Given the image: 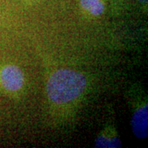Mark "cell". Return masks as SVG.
<instances>
[{
	"label": "cell",
	"instance_id": "6",
	"mask_svg": "<svg viewBox=\"0 0 148 148\" xmlns=\"http://www.w3.org/2000/svg\"><path fill=\"white\" fill-rule=\"evenodd\" d=\"M138 2L140 3H142L143 5H147V0H138Z\"/></svg>",
	"mask_w": 148,
	"mask_h": 148
},
{
	"label": "cell",
	"instance_id": "4",
	"mask_svg": "<svg viewBox=\"0 0 148 148\" xmlns=\"http://www.w3.org/2000/svg\"><path fill=\"white\" fill-rule=\"evenodd\" d=\"M82 8L94 16H100L105 11V4L102 0H80Z\"/></svg>",
	"mask_w": 148,
	"mask_h": 148
},
{
	"label": "cell",
	"instance_id": "3",
	"mask_svg": "<svg viewBox=\"0 0 148 148\" xmlns=\"http://www.w3.org/2000/svg\"><path fill=\"white\" fill-rule=\"evenodd\" d=\"M132 129L138 138H147V106H142L134 112L132 117Z\"/></svg>",
	"mask_w": 148,
	"mask_h": 148
},
{
	"label": "cell",
	"instance_id": "1",
	"mask_svg": "<svg viewBox=\"0 0 148 148\" xmlns=\"http://www.w3.org/2000/svg\"><path fill=\"white\" fill-rule=\"evenodd\" d=\"M86 86L83 74L71 69H59L48 80L49 99L55 104H66L78 98Z\"/></svg>",
	"mask_w": 148,
	"mask_h": 148
},
{
	"label": "cell",
	"instance_id": "2",
	"mask_svg": "<svg viewBox=\"0 0 148 148\" xmlns=\"http://www.w3.org/2000/svg\"><path fill=\"white\" fill-rule=\"evenodd\" d=\"M24 83V75L15 65H8L0 70V85L8 91H17Z\"/></svg>",
	"mask_w": 148,
	"mask_h": 148
},
{
	"label": "cell",
	"instance_id": "5",
	"mask_svg": "<svg viewBox=\"0 0 148 148\" xmlns=\"http://www.w3.org/2000/svg\"><path fill=\"white\" fill-rule=\"evenodd\" d=\"M120 142L116 137L112 135H106V133L102 134L95 141L96 147H120Z\"/></svg>",
	"mask_w": 148,
	"mask_h": 148
}]
</instances>
